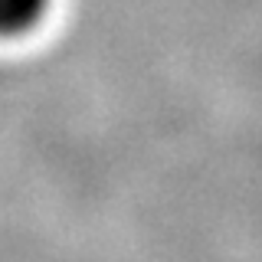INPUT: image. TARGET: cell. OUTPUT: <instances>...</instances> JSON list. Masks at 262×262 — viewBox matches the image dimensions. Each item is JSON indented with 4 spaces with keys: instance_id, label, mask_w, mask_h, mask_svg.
<instances>
[{
    "instance_id": "obj_1",
    "label": "cell",
    "mask_w": 262,
    "mask_h": 262,
    "mask_svg": "<svg viewBox=\"0 0 262 262\" xmlns=\"http://www.w3.org/2000/svg\"><path fill=\"white\" fill-rule=\"evenodd\" d=\"M49 10V0H0V36L30 33Z\"/></svg>"
}]
</instances>
